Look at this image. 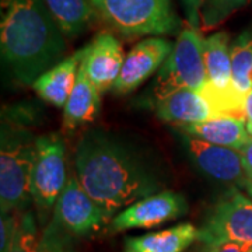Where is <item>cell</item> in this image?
<instances>
[{"mask_svg": "<svg viewBox=\"0 0 252 252\" xmlns=\"http://www.w3.org/2000/svg\"><path fill=\"white\" fill-rule=\"evenodd\" d=\"M74 174L109 217L165 190L168 184L162 164L149 150L102 129L81 136L74 150Z\"/></svg>", "mask_w": 252, "mask_h": 252, "instance_id": "cell-1", "label": "cell"}, {"mask_svg": "<svg viewBox=\"0 0 252 252\" xmlns=\"http://www.w3.org/2000/svg\"><path fill=\"white\" fill-rule=\"evenodd\" d=\"M64 38L44 0H1V56L21 84H34L62 62Z\"/></svg>", "mask_w": 252, "mask_h": 252, "instance_id": "cell-2", "label": "cell"}, {"mask_svg": "<svg viewBox=\"0 0 252 252\" xmlns=\"http://www.w3.org/2000/svg\"><path fill=\"white\" fill-rule=\"evenodd\" d=\"M36 139L23 126L1 122L0 135V207L1 213L27 212L31 177L35 162Z\"/></svg>", "mask_w": 252, "mask_h": 252, "instance_id": "cell-3", "label": "cell"}, {"mask_svg": "<svg viewBox=\"0 0 252 252\" xmlns=\"http://www.w3.org/2000/svg\"><path fill=\"white\" fill-rule=\"evenodd\" d=\"M111 30L125 38L172 35L181 21L171 0H91Z\"/></svg>", "mask_w": 252, "mask_h": 252, "instance_id": "cell-4", "label": "cell"}, {"mask_svg": "<svg viewBox=\"0 0 252 252\" xmlns=\"http://www.w3.org/2000/svg\"><path fill=\"white\" fill-rule=\"evenodd\" d=\"M203 46L205 38L198 28L188 26L181 30L172 52L161 66L152 87L154 102L175 91H202L207 83Z\"/></svg>", "mask_w": 252, "mask_h": 252, "instance_id": "cell-5", "label": "cell"}, {"mask_svg": "<svg viewBox=\"0 0 252 252\" xmlns=\"http://www.w3.org/2000/svg\"><path fill=\"white\" fill-rule=\"evenodd\" d=\"M66 144L56 133L36 137L35 162L31 177V198L41 216L55 207L67 182Z\"/></svg>", "mask_w": 252, "mask_h": 252, "instance_id": "cell-6", "label": "cell"}, {"mask_svg": "<svg viewBox=\"0 0 252 252\" xmlns=\"http://www.w3.org/2000/svg\"><path fill=\"white\" fill-rule=\"evenodd\" d=\"M198 241L252 245V200L231 190L209 212Z\"/></svg>", "mask_w": 252, "mask_h": 252, "instance_id": "cell-7", "label": "cell"}, {"mask_svg": "<svg viewBox=\"0 0 252 252\" xmlns=\"http://www.w3.org/2000/svg\"><path fill=\"white\" fill-rule=\"evenodd\" d=\"M109 219L105 210L81 187L76 174H70L56 200L52 220L73 237H87L97 233Z\"/></svg>", "mask_w": 252, "mask_h": 252, "instance_id": "cell-8", "label": "cell"}, {"mask_svg": "<svg viewBox=\"0 0 252 252\" xmlns=\"http://www.w3.org/2000/svg\"><path fill=\"white\" fill-rule=\"evenodd\" d=\"M188 213L185 198L174 190H162L127 206L111 220L112 231L153 228Z\"/></svg>", "mask_w": 252, "mask_h": 252, "instance_id": "cell-9", "label": "cell"}, {"mask_svg": "<svg viewBox=\"0 0 252 252\" xmlns=\"http://www.w3.org/2000/svg\"><path fill=\"white\" fill-rule=\"evenodd\" d=\"M172 48L171 42L161 36H150L136 44L126 55L122 70L111 90L115 94H127L136 90L161 67Z\"/></svg>", "mask_w": 252, "mask_h": 252, "instance_id": "cell-10", "label": "cell"}, {"mask_svg": "<svg viewBox=\"0 0 252 252\" xmlns=\"http://www.w3.org/2000/svg\"><path fill=\"white\" fill-rule=\"evenodd\" d=\"M181 135L190 160L203 174L220 182L244 187L248 178L244 171L240 152L230 147L207 143L185 133Z\"/></svg>", "mask_w": 252, "mask_h": 252, "instance_id": "cell-11", "label": "cell"}, {"mask_svg": "<svg viewBox=\"0 0 252 252\" xmlns=\"http://www.w3.org/2000/svg\"><path fill=\"white\" fill-rule=\"evenodd\" d=\"M125 54L118 38L101 32L83 48L80 66L101 93L111 90L125 62Z\"/></svg>", "mask_w": 252, "mask_h": 252, "instance_id": "cell-12", "label": "cell"}, {"mask_svg": "<svg viewBox=\"0 0 252 252\" xmlns=\"http://www.w3.org/2000/svg\"><path fill=\"white\" fill-rule=\"evenodd\" d=\"M157 117L175 126L193 125L212 119L210 105L203 95L193 90H180L154 102Z\"/></svg>", "mask_w": 252, "mask_h": 252, "instance_id": "cell-13", "label": "cell"}, {"mask_svg": "<svg viewBox=\"0 0 252 252\" xmlns=\"http://www.w3.org/2000/svg\"><path fill=\"white\" fill-rule=\"evenodd\" d=\"M180 133L193 136L207 143L230 147L240 152L252 139L247 129V121L237 118H212L200 124L177 126Z\"/></svg>", "mask_w": 252, "mask_h": 252, "instance_id": "cell-14", "label": "cell"}, {"mask_svg": "<svg viewBox=\"0 0 252 252\" xmlns=\"http://www.w3.org/2000/svg\"><path fill=\"white\" fill-rule=\"evenodd\" d=\"M81 58L83 49L64 58L62 62L38 77L32 84L36 94L48 104H52L58 108L64 107L77 80Z\"/></svg>", "mask_w": 252, "mask_h": 252, "instance_id": "cell-15", "label": "cell"}, {"mask_svg": "<svg viewBox=\"0 0 252 252\" xmlns=\"http://www.w3.org/2000/svg\"><path fill=\"white\" fill-rule=\"evenodd\" d=\"M101 91L87 77L80 66L77 80L70 97L63 107V127L66 130H76L81 126L89 125L98 117L101 109Z\"/></svg>", "mask_w": 252, "mask_h": 252, "instance_id": "cell-16", "label": "cell"}, {"mask_svg": "<svg viewBox=\"0 0 252 252\" xmlns=\"http://www.w3.org/2000/svg\"><path fill=\"white\" fill-rule=\"evenodd\" d=\"M199 230L190 223H181L157 233L129 237L124 252H185L198 241Z\"/></svg>", "mask_w": 252, "mask_h": 252, "instance_id": "cell-17", "label": "cell"}, {"mask_svg": "<svg viewBox=\"0 0 252 252\" xmlns=\"http://www.w3.org/2000/svg\"><path fill=\"white\" fill-rule=\"evenodd\" d=\"M44 3L63 35L69 39L84 34L98 18L91 0H44Z\"/></svg>", "mask_w": 252, "mask_h": 252, "instance_id": "cell-18", "label": "cell"}, {"mask_svg": "<svg viewBox=\"0 0 252 252\" xmlns=\"http://www.w3.org/2000/svg\"><path fill=\"white\" fill-rule=\"evenodd\" d=\"M203 59L207 81L219 89L233 86L231 44L227 32H215L205 38Z\"/></svg>", "mask_w": 252, "mask_h": 252, "instance_id": "cell-19", "label": "cell"}, {"mask_svg": "<svg viewBox=\"0 0 252 252\" xmlns=\"http://www.w3.org/2000/svg\"><path fill=\"white\" fill-rule=\"evenodd\" d=\"M200 94L206 99L210 105L213 118H237L247 121L245 117V95L234 86L219 89L216 86L210 84L209 81L206 86L202 89Z\"/></svg>", "mask_w": 252, "mask_h": 252, "instance_id": "cell-20", "label": "cell"}, {"mask_svg": "<svg viewBox=\"0 0 252 252\" xmlns=\"http://www.w3.org/2000/svg\"><path fill=\"white\" fill-rule=\"evenodd\" d=\"M233 83L247 94L252 90V26L235 38L231 44Z\"/></svg>", "mask_w": 252, "mask_h": 252, "instance_id": "cell-21", "label": "cell"}, {"mask_svg": "<svg viewBox=\"0 0 252 252\" xmlns=\"http://www.w3.org/2000/svg\"><path fill=\"white\" fill-rule=\"evenodd\" d=\"M39 240L34 215L27 210L18 215V223L7 252H35Z\"/></svg>", "mask_w": 252, "mask_h": 252, "instance_id": "cell-22", "label": "cell"}, {"mask_svg": "<svg viewBox=\"0 0 252 252\" xmlns=\"http://www.w3.org/2000/svg\"><path fill=\"white\" fill-rule=\"evenodd\" d=\"M248 0H203L200 14L202 28L212 30L220 26L235 11L243 9Z\"/></svg>", "mask_w": 252, "mask_h": 252, "instance_id": "cell-23", "label": "cell"}, {"mask_svg": "<svg viewBox=\"0 0 252 252\" xmlns=\"http://www.w3.org/2000/svg\"><path fill=\"white\" fill-rule=\"evenodd\" d=\"M74 237L64 231L56 221L51 220L36 244L35 252H77Z\"/></svg>", "mask_w": 252, "mask_h": 252, "instance_id": "cell-24", "label": "cell"}, {"mask_svg": "<svg viewBox=\"0 0 252 252\" xmlns=\"http://www.w3.org/2000/svg\"><path fill=\"white\" fill-rule=\"evenodd\" d=\"M20 213H1L0 220V252H7L16 231Z\"/></svg>", "mask_w": 252, "mask_h": 252, "instance_id": "cell-25", "label": "cell"}, {"mask_svg": "<svg viewBox=\"0 0 252 252\" xmlns=\"http://www.w3.org/2000/svg\"><path fill=\"white\" fill-rule=\"evenodd\" d=\"M192 252H252V245L225 241H199Z\"/></svg>", "mask_w": 252, "mask_h": 252, "instance_id": "cell-26", "label": "cell"}, {"mask_svg": "<svg viewBox=\"0 0 252 252\" xmlns=\"http://www.w3.org/2000/svg\"><path fill=\"white\" fill-rule=\"evenodd\" d=\"M181 4L185 11V17L189 26L199 30L202 26L200 14H202V7H203V0H181Z\"/></svg>", "mask_w": 252, "mask_h": 252, "instance_id": "cell-27", "label": "cell"}, {"mask_svg": "<svg viewBox=\"0 0 252 252\" xmlns=\"http://www.w3.org/2000/svg\"><path fill=\"white\" fill-rule=\"evenodd\" d=\"M240 154H241L245 175L248 180L252 181V139L240 150Z\"/></svg>", "mask_w": 252, "mask_h": 252, "instance_id": "cell-28", "label": "cell"}, {"mask_svg": "<svg viewBox=\"0 0 252 252\" xmlns=\"http://www.w3.org/2000/svg\"><path fill=\"white\" fill-rule=\"evenodd\" d=\"M245 117H247V129L252 136V90L245 95Z\"/></svg>", "mask_w": 252, "mask_h": 252, "instance_id": "cell-29", "label": "cell"}, {"mask_svg": "<svg viewBox=\"0 0 252 252\" xmlns=\"http://www.w3.org/2000/svg\"><path fill=\"white\" fill-rule=\"evenodd\" d=\"M244 188H245L247 193H248V196H250V198H251V200H252V181L247 180V182L244 184Z\"/></svg>", "mask_w": 252, "mask_h": 252, "instance_id": "cell-30", "label": "cell"}]
</instances>
